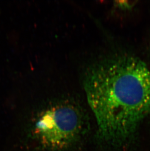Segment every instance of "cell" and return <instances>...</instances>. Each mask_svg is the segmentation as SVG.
<instances>
[{
	"label": "cell",
	"instance_id": "cell-2",
	"mask_svg": "<svg viewBox=\"0 0 150 151\" xmlns=\"http://www.w3.org/2000/svg\"><path fill=\"white\" fill-rule=\"evenodd\" d=\"M82 120L78 109L61 104L45 110L34 125V132L40 144L53 151L64 150L78 139Z\"/></svg>",
	"mask_w": 150,
	"mask_h": 151
},
{
	"label": "cell",
	"instance_id": "cell-1",
	"mask_svg": "<svg viewBox=\"0 0 150 151\" xmlns=\"http://www.w3.org/2000/svg\"><path fill=\"white\" fill-rule=\"evenodd\" d=\"M84 87L99 139L117 148L130 144L150 111V70L146 64L133 55H115L89 68Z\"/></svg>",
	"mask_w": 150,
	"mask_h": 151
}]
</instances>
